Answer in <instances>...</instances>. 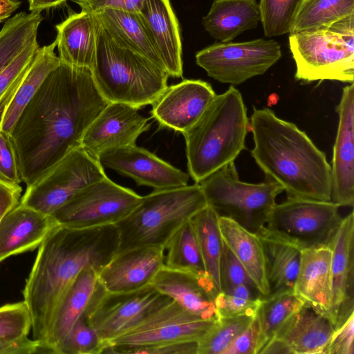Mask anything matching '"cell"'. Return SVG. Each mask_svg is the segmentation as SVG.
Segmentation results:
<instances>
[{
  "label": "cell",
  "mask_w": 354,
  "mask_h": 354,
  "mask_svg": "<svg viewBox=\"0 0 354 354\" xmlns=\"http://www.w3.org/2000/svg\"><path fill=\"white\" fill-rule=\"evenodd\" d=\"M108 103L90 69L60 62L24 107L10 133L22 182L33 183L81 146L86 129Z\"/></svg>",
  "instance_id": "obj_1"
},
{
  "label": "cell",
  "mask_w": 354,
  "mask_h": 354,
  "mask_svg": "<svg viewBox=\"0 0 354 354\" xmlns=\"http://www.w3.org/2000/svg\"><path fill=\"white\" fill-rule=\"evenodd\" d=\"M115 225L75 229L55 228L39 246L23 291L31 317L32 337L49 353L53 324L65 295L86 268L99 271L117 252Z\"/></svg>",
  "instance_id": "obj_2"
},
{
  "label": "cell",
  "mask_w": 354,
  "mask_h": 354,
  "mask_svg": "<svg viewBox=\"0 0 354 354\" xmlns=\"http://www.w3.org/2000/svg\"><path fill=\"white\" fill-rule=\"evenodd\" d=\"M249 121L250 153L266 180L281 185L287 198L330 201V165L304 131L268 108L254 107Z\"/></svg>",
  "instance_id": "obj_3"
},
{
  "label": "cell",
  "mask_w": 354,
  "mask_h": 354,
  "mask_svg": "<svg viewBox=\"0 0 354 354\" xmlns=\"http://www.w3.org/2000/svg\"><path fill=\"white\" fill-rule=\"evenodd\" d=\"M250 121L241 93L232 85L216 95L199 119L183 133L189 174L199 183L245 149Z\"/></svg>",
  "instance_id": "obj_4"
},
{
  "label": "cell",
  "mask_w": 354,
  "mask_h": 354,
  "mask_svg": "<svg viewBox=\"0 0 354 354\" xmlns=\"http://www.w3.org/2000/svg\"><path fill=\"white\" fill-rule=\"evenodd\" d=\"M90 71L108 102L124 103L138 109L151 105L160 96L169 77L149 59L118 45L100 23Z\"/></svg>",
  "instance_id": "obj_5"
},
{
  "label": "cell",
  "mask_w": 354,
  "mask_h": 354,
  "mask_svg": "<svg viewBox=\"0 0 354 354\" xmlns=\"http://www.w3.org/2000/svg\"><path fill=\"white\" fill-rule=\"evenodd\" d=\"M207 205L198 183L154 190L116 223L117 252L140 247L165 245L173 234ZM116 252V253H117Z\"/></svg>",
  "instance_id": "obj_6"
},
{
  "label": "cell",
  "mask_w": 354,
  "mask_h": 354,
  "mask_svg": "<svg viewBox=\"0 0 354 354\" xmlns=\"http://www.w3.org/2000/svg\"><path fill=\"white\" fill-rule=\"evenodd\" d=\"M296 65L295 77L302 84L354 81V15L330 26L289 34Z\"/></svg>",
  "instance_id": "obj_7"
},
{
  "label": "cell",
  "mask_w": 354,
  "mask_h": 354,
  "mask_svg": "<svg viewBox=\"0 0 354 354\" xmlns=\"http://www.w3.org/2000/svg\"><path fill=\"white\" fill-rule=\"evenodd\" d=\"M207 205L219 217L228 218L250 232L263 230L277 196L283 192L278 183L241 181L234 162L211 174L199 183Z\"/></svg>",
  "instance_id": "obj_8"
},
{
  "label": "cell",
  "mask_w": 354,
  "mask_h": 354,
  "mask_svg": "<svg viewBox=\"0 0 354 354\" xmlns=\"http://www.w3.org/2000/svg\"><path fill=\"white\" fill-rule=\"evenodd\" d=\"M332 201L287 198L272 207L263 230L265 235L300 251L331 247L343 218Z\"/></svg>",
  "instance_id": "obj_9"
},
{
  "label": "cell",
  "mask_w": 354,
  "mask_h": 354,
  "mask_svg": "<svg viewBox=\"0 0 354 354\" xmlns=\"http://www.w3.org/2000/svg\"><path fill=\"white\" fill-rule=\"evenodd\" d=\"M106 177L98 160L80 146L26 186L19 204L52 215L86 187Z\"/></svg>",
  "instance_id": "obj_10"
},
{
  "label": "cell",
  "mask_w": 354,
  "mask_h": 354,
  "mask_svg": "<svg viewBox=\"0 0 354 354\" xmlns=\"http://www.w3.org/2000/svg\"><path fill=\"white\" fill-rule=\"evenodd\" d=\"M171 300L151 284L127 292H109L101 284L86 317L106 346L110 341L137 326Z\"/></svg>",
  "instance_id": "obj_11"
},
{
  "label": "cell",
  "mask_w": 354,
  "mask_h": 354,
  "mask_svg": "<svg viewBox=\"0 0 354 354\" xmlns=\"http://www.w3.org/2000/svg\"><path fill=\"white\" fill-rule=\"evenodd\" d=\"M279 44L257 39L244 42H216L196 53V62L221 83L241 84L264 74L281 57Z\"/></svg>",
  "instance_id": "obj_12"
},
{
  "label": "cell",
  "mask_w": 354,
  "mask_h": 354,
  "mask_svg": "<svg viewBox=\"0 0 354 354\" xmlns=\"http://www.w3.org/2000/svg\"><path fill=\"white\" fill-rule=\"evenodd\" d=\"M141 198L106 176L81 190L52 216L59 225L70 228L115 225L138 205Z\"/></svg>",
  "instance_id": "obj_13"
},
{
  "label": "cell",
  "mask_w": 354,
  "mask_h": 354,
  "mask_svg": "<svg viewBox=\"0 0 354 354\" xmlns=\"http://www.w3.org/2000/svg\"><path fill=\"white\" fill-rule=\"evenodd\" d=\"M216 322L201 319L171 300L139 325L107 343L103 353L134 354L137 350L160 344L198 342Z\"/></svg>",
  "instance_id": "obj_14"
},
{
  "label": "cell",
  "mask_w": 354,
  "mask_h": 354,
  "mask_svg": "<svg viewBox=\"0 0 354 354\" xmlns=\"http://www.w3.org/2000/svg\"><path fill=\"white\" fill-rule=\"evenodd\" d=\"M97 160L103 167L155 190L183 187L189 182L188 174L136 145L105 150Z\"/></svg>",
  "instance_id": "obj_15"
},
{
  "label": "cell",
  "mask_w": 354,
  "mask_h": 354,
  "mask_svg": "<svg viewBox=\"0 0 354 354\" xmlns=\"http://www.w3.org/2000/svg\"><path fill=\"white\" fill-rule=\"evenodd\" d=\"M151 118L127 104L109 102L86 129L81 147L97 159L105 150L136 145L149 127Z\"/></svg>",
  "instance_id": "obj_16"
},
{
  "label": "cell",
  "mask_w": 354,
  "mask_h": 354,
  "mask_svg": "<svg viewBox=\"0 0 354 354\" xmlns=\"http://www.w3.org/2000/svg\"><path fill=\"white\" fill-rule=\"evenodd\" d=\"M216 94L201 80L168 86L151 104L152 117L164 128L183 133L199 119Z\"/></svg>",
  "instance_id": "obj_17"
},
{
  "label": "cell",
  "mask_w": 354,
  "mask_h": 354,
  "mask_svg": "<svg viewBox=\"0 0 354 354\" xmlns=\"http://www.w3.org/2000/svg\"><path fill=\"white\" fill-rule=\"evenodd\" d=\"M339 115L331 167L330 201L339 207L354 204V86L343 88L336 108Z\"/></svg>",
  "instance_id": "obj_18"
},
{
  "label": "cell",
  "mask_w": 354,
  "mask_h": 354,
  "mask_svg": "<svg viewBox=\"0 0 354 354\" xmlns=\"http://www.w3.org/2000/svg\"><path fill=\"white\" fill-rule=\"evenodd\" d=\"M165 250L140 247L115 253L99 271L98 279L109 292H127L142 288L152 282L164 266Z\"/></svg>",
  "instance_id": "obj_19"
},
{
  "label": "cell",
  "mask_w": 354,
  "mask_h": 354,
  "mask_svg": "<svg viewBox=\"0 0 354 354\" xmlns=\"http://www.w3.org/2000/svg\"><path fill=\"white\" fill-rule=\"evenodd\" d=\"M332 248L333 295L329 317L335 330L354 314V214L343 218Z\"/></svg>",
  "instance_id": "obj_20"
},
{
  "label": "cell",
  "mask_w": 354,
  "mask_h": 354,
  "mask_svg": "<svg viewBox=\"0 0 354 354\" xmlns=\"http://www.w3.org/2000/svg\"><path fill=\"white\" fill-rule=\"evenodd\" d=\"M151 285L203 320L218 321L215 299L220 292L211 278L163 266Z\"/></svg>",
  "instance_id": "obj_21"
},
{
  "label": "cell",
  "mask_w": 354,
  "mask_h": 354,
  "mask_svg": "<svg viewBox=\"0 0 354 354\" xmlns=\"http://www.w3.org/2000/svg\"><path fill=\"white\" fill-rule=\"evenodd\" d=\"M59 225L52 215L19 204L0 221V262L38 248Z\"/></svg>",
  "instance_id": "obj_22"
},
{
  "label": "cell",
  "mask_w": 354,
  "mask_h": 354,
  "mask_svg": "<svg viewBox=\"0 0 354 354\" xmlns=\"http://www.w3.org/2000/svg\"><path fill=\"white\" fill-rule=\"evenodd\" d=\"M334 331V325L326 314L304 303L272 339L281 343L288 354H324Z\"/></svg>",
  "instance_id": "obj_23"
},
{
  "label": "cell",
  "mask_w": 354,
  "mask_h": 354,
  "mask_svg": "<svg viewBox=\"0 0 354 354\" xmlns=\"http://www.w3.org/2000/svg\"><path fill=\"white\" fill-rule=\"evenodd\" d=\"M139 15L169 77L183 76L182 42L169 0H145Z\"/></svg>",
  "instance_id": "obj_24"
},
{
  "label": "cell",
  "mask_w": 354,
  "mask_h": 354,
  "mask_svg": "<svg viewBox=\"0 0 354 354\" xmlns=\"http://www.w3.org/2000/svg\"><path fill=\"white\" fill-rule=\"evenodd\" d=\"M332 248L321 246L301 251L300 264L293 292L305 304L329 317L333 286Z\"/></svg>",
  "instance_id": "obj_25"
},
{
  "label": "cell",
  "mask_w": 354,
  "mask_h": 354,
  "mask_svg": "<svg viewBox=\"0 0 354 354\" xmlns=\"http://www.w3.org/2000/svg\"><path fill=\"white\" fill-rule=\"evenodd\" d=\"M100 22L95 14L73 13L55 26L60 62L90 69L95 57Z\"/></svg>",
  "instance_id": "obj_26"
},
{
  "label": "cell",
  "mask_w": 354,
  "mask_h": 354,
  "mask_svg": "<svg viewBox=\"0 0 354 354\" xmlns=\"http://www.w3.org/2000/svg\"><path fill=\"white\" fill-rule=\"evenodd\" d=\"M261 22L257 0H213L202 19L205 30L219 42H229Z\"/></svg>",
  "instance_id": "obj_27"
},
{
  "label": "cell",
  "mask_w": 354,
  "mask_h": 354,
  "mask_svg": "<svg viewBox=\"0 0 354 354\" xmlns=\"http://www.w3.org/2000/svg\"><path fill=\"white\" fill-rule=\"evenodd\" d=\"M100 286L98 271L95 268H86L78 274L56 313L48 344L49 353H57L69 330L86 314Z\"/></svg>",
  "instance_id": "obj_28"
},
{
  "label": "cell",
  "mask_w": 354,
  "mask_h": 354,
  "mask_svg": "<svg viewBox=\"0 0 354 354\" xmlns=\"http://www.w3.org/2000/svg\"><path fill=\"white\" fill-rule=\"evenodd\" d=\"M95 15L118 45L145 56L165 71L138 12L106 8Z\"/></svg>",
  "instance_id": "obj_29"
},
{
  "label": "cell",
  "mask_w": 354,
  "mask_h": 354,
  "mask_svg": "<svg viewBox=\"0 0 354 354\" xmlns=\"http://www.w3.org/2000/svg\"><path fill=\"white\" fill-rule=\"evenodd\" d=\"M219 227L224 243L242 264L261 295L267 297L269 288L259 236L225 217H219Z\"/></svg>",
  "instance_id": "obj_30"
},
{
  "label": "cell",
  "mask_w": 354,
  "mask_h": 354,
  "mask_svg": "<svg viewBox=\"0 0 354 354\" xmlns=\"http://www.w3.org/2000/svg\"><path fill=\"white\" fill-rule=\"evenodd\" d=\"M56 45L55 40L50 44L38 48L0 122V130L10 135L15 123L24 107L48 74L59 65L60 59L55 53Z\"/></svg>",
  "instance_id": "obj_31"
},
{
  "label": "cell",
  "mask_w": 354,
  "mask_h": 354,
  "mask_svg": "<svg viewBox=\"0 0 354 354\" xmlns=\"http://www.w3.org/2000/svg\"><path fill=\"white\" fill-rule=\"evenodd\" d=\"M259 236L265 258L269 288L267 297L293 291L299 268L301 251L273 238L265 235Z\"/></svg>",
  "instance_id": "obj_32"
},
{
  "label": "cell",
  "mask_w": 354,
  "mask_h": 354,
  "mask_svg": "<svg viewBox=\"0 0 354 354\" xmlns=\"http://www.w3.org/2000/svg\"><path fill=\"white\" fill-rule=\"evenodd\" d=\"M190 220L196 235L206 272L221 291L219 263L223 240L219 227V216L207 205Z\"/></svg>",
  "instance_id": "obj_33"
},
{
  "label": "cell",
  "mask_w": 354,
  "mask_h": 354,
  "mask_svg": "<svg viewBox=\"0 0 354 354\" xmlns=\"http://www.w3.org/2000/svg\"><path fill=\"white\" fill-rule=\"evenodd\" d=\"M42 20L39 12H21L5 22L0 30V73L26 48L37 41Z\"/></svg>",
  "instance_id": "obj_34"
},
{
  "label": "cell",
  "mask_w": 354,
  "mask_h": 354,
  "mask_svg": "<svg viewBox=\"0 0 354 354\" xmlns=\"http://www.w3.org/2000/svg\"><path fill=\"white\" fill-rule=\"evenodd\" d=\"M304 302L293 291L263 297L257 309L256 318L259 335L256 354L274 338L286 321Z\"/></svg>",
  "instance_id": "obj_35"
},
{
  "label": "cell",
  "mask_w": 354,
  "mask_h": 354,
  "mask_svg": "<svg viewBox=\"0 0 354 354\" xmlns=\"http://www.w3.org/2000/svg\"><path fill=\"white\" fill-rule=\"evenodd\" d=\"M354 15V0H301L290 33L330 26Z\"/></svg>",
  "instance_id": "obj_36"
},
{
  "label": "cell",
  "mask_w": 354,
  "mask_h": 354,
  "mask_svg": "<svg viewBox=\"0 0 354 354\" xmlns=\"http://www.w3.org/2000/svg\"><path fill=\"white\" fill-rule=\"evenodd\" d=\"M165 250H167L164 259L165 267L208 276L191 220L173 234Z\"/></svg>",
  "instance_id": "obj_37"
},
{
  "label": "cell",
  "mask_w": 354,
  "mask_h": 354,
  "mask_svg": "<svg viewBox=\"0 0 354 354\" xmlns=\"http://www.w3.org/2000/svg\"><path fill=\"white\" fill-rule=\"evenodd\" d=\"M257 312L220 317L198 341L197 354H223L228 346L254 320Z\"/></svg>",
  "instance_id": "obj_38"
},
{
  "label": "cell",
  "mask_w": 354,
  "mask_h": 354,
  "mask_svg": "<svg viewBox=\"0 0 354 354\" xmlns=\"http://www.w3.org/2000/svg\"><path fill=\"white\" fill-rule=\"evenodd\" d=\"M39 48L37 41L33 42L0 73V122Z\"/></svg>",
  "instance_id": "obj_39"
},
{
  "label": "cell",
  "mask_w": 354,
  "mask_h": 354,
  "mask_svg": "<svg viewBox=\"0 0 354 354\" xmlns=\"http://www.w3.org/2000/svg\"><path fill=\"white\" fill-rule=\"evenodd\" d=\"M301 0H260L261 23L266 37L290 31L295 14Z\"/></svg>",
  "instance_id": "obj_40"
},
{
  "label": "cell",
  "mask_w": 354,
  "mask_h": 354,
  "mask_svg": "<svg viewBox=\"0 0 354 354\" xmlns=\"http://www.w3.org/2000/svg\"><path fill=\"white\" fill-rule=\"evenodd\" d=\"M105 344L87 322L86 314L69 330L59 346L57 354L103 353Z\"/></svg>",
  "instance_id": "obj_41"
},
{
  "label": "cell",
  "mask_w": 354,
  "mask_h": 354,
  "mask_svg": "<svg viewBox=\"0 0 354 354\" xmlns=\"http://www.w3.org/2000/svg\"><path fill=\"white\" fill-rule=\"evenodd\" d=\"M32 323L24 301L0 307V340L28 336Z\"/></svg>",
  "instance_id": "obj_42"
},
{
  "label": "cell",
  "mask_w": 354,
  "mask_h": 354,
  "mask_svg": "<svg viewBox=\"0 0 354 354\" xmlns=\"http://www.w3.org/2000/svg\"><path fill=\"white\" fill-rule=\"evenodd\" d=\"M219 280L221 291L225 292L242 284L255 286L242 264L224 241L219 263Z\"/></svg>",
  "instance_id": "obj_43"
},
{
  "label": "cell",
  "mask_w": 354,
  "mask_h": 354,
  "mask_svg": "<svg viewBox=\"0 0 354 354\" xmlns=\"http://www.w3.org/2000/svg\"><path fill=\"white\" fill-rule=\"evenodd\" d=\"M263 298L251 299L221 291L215 299L218 317L257 312Z\"/></svg>",
  "instance_id": "obj_44"
},
{
  "label": "cell",
  "mask_w": 354,
  "mask_h": 354,
  "mask_svg": "<svg viewBox=\"0 0 354 354\" xmlns=\"http://www.w3.org/2000/svg\"><path fill=\"white\" fill-rule=\"evenodd\" d=\"M0 178L19 184L22 182L19 162L10 135L0 130Z\"/></svg>",
  "instance_id": "obj_45"
},
{
  "label": "cell",
  "mask_w": 354,
  "mask_h": 354,
  "mask_svg": "<svg viewBox=\"0 0 354 354\" xmlns=\"http://www.w3.org/2000/svg\"><path fill=\"white\" fill-rule=\"evenodd\" d=\"M354 314L335 329L324 354L354 353Z\"/></svg>",
  "instance_id": "obj_46"
},
{
  "label": "cell",
  "mask_w": 354,
  "mask_h": 354,
  "mask_svg": "<svg viewBox=\"0 0 354 354\" xmlns=\"http://www.w3.org/2000/svg\"><path fill=\"white\" fill-rule=\"evenodd\" d=\"M145 0H73L82 11L96 14L104 9L139 12Z\"/></svg>",
  "instance_id": "obj_47"
},
{
  "label": "cell",
  "mask_w": 354,
  "mask_h": 354,
  "mask_svg": "<svg viewBox=\"0 0 354 354\" xmlns=\"http://www.w3.org/2000/svg\"><path fill=\"white\" fill-rule=\"evenodd\" d=\"M259 335L257 318L223 351V354H256Z\"/></svg>",
  "instance_id": "obj_48"
},
{
  "label": "cell",
  "mask_w": 354,
  "mask_h": 354,
  "mask_svg": "<svg viewBox=\"0 0 354 354\" xmlns=\"http://www.w3.org/2000/svg\"><path fill=\"white\" fill-rule=\"evenodd\" d=\"M42 353L39 342L28 336L0 340V354H33Z\"/></svg>",
  "instance_id": "obj_49"
},
{
  "label": "cell",
  "mask_w": 354,
  "mask_h": 354,
  "mask_svg": "<svg viewBox=\"0 0 354 354\" xmlns=\"http://www.w3.org/2000/svg\"><path fill=\"white\" fill-rule=\"evenodd\" d=\"M21 191L19 184L0 178V221L19 204Z\"/></svg>",
  "instance_id": "obj_50"
},
{
  "label": "cell",
  "mask_w": 354,
  "mask_h": 354,
  "mask_svg": "<svg viewBox=\"0 0 354 354\" xmlns=\"http://www.w3.org/2000/svg\"><path fill=\"white\" fill-rule=\"evenodd\" d=\"M198 341L178 342L137 350L134 354H197Z\"/></svg>",
  "instance_id": "obj_51"
},
{
  "label": "cell",
  "mask_w": 354,
  "mask_h": 354,
  "mask_svg": "<svg viewBox=\"0 0 354 354\" xmlns=\"http://www.w3.org/2000/svg\"><path fill=\"white\" fill-rule=\"evenodd\" d=\"M30 12H40L43 10L57 7L67 0H26Z\"/></svg>",
  "instance_id": "obj_52"
},
{
  "label": "cell",
  "mask_w": 354,
  "mask_h": 354,
  "mask_svg": "<svg viewBox=\"0 0 354 354\" xmlns=\"http://www.w3.org/2000/svg\"><path fill=\"white\" fill-rule=\"evenodd\" d=\"M21 4L19 0H0V22L8 19Z\"/></svg>",
  "instance_id": "obj_53"
}]
</instances>
